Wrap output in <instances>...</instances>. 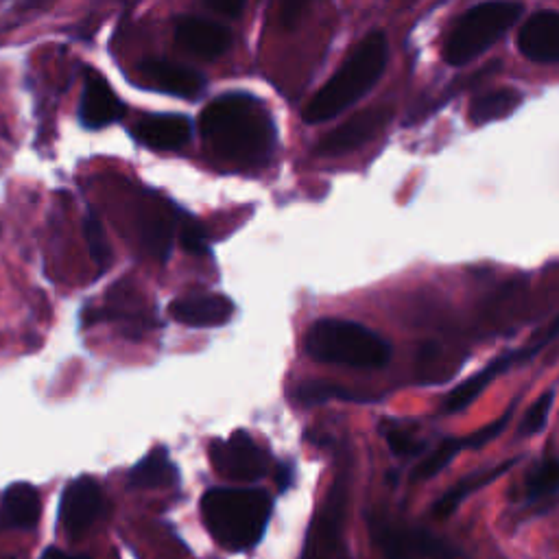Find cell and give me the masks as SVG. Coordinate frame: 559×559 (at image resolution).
I'll return each instance as SVG.
<instances>
[{
  "label": "cell",
  "mask_w": 559,
  "mask_h": 559,
  "mask_svg": "<svg viewBox=\"0 0 559 559\" xmlns=\"http://www.w3.org/2000/svg\"><path fill=\"white\" fill-rule=\"evenodd\" d=\"M553 398H555V394H553V391H549V394H544L538 402H533V407L527 411L525 420H522L520 435H533V433L542 431L546 420H549Z\"/></svg>",
  "instance_id": "4316f807"
},
{
  "label": "cell",
  "mask_w": 559,
  "mask_h": 559,
  "mask_svg": "<svg viewBox=\"0 0 559 559\" xmlns=\"http://www.w3.org/2000/svg\"><path fill=\"white\" fill-rule=\"evenodd\" d=\"M511 466H514V461H507V463H503V466L492 468V470H487V472H477V474H472V477L463 479L461 483H457V485L453 487V490L446 492L442 498H439V501H437L435 507H433V514H435L437 518H446V516H450L463 501H466V498H468L472 492H477V490H481V487L490 485L494 479L501 477V474L507 472Z\"/></svg>",
  "instance_id": "d6986e66"
},
{
  "label": "cell",
  "mask_w": 559,
  "mask_h": 559,
  "mask_svg": "<svg viewBox=\"0 0 559 559\" xmlns=\"http://www.w3.org/2000/svg\"><path fill=\"white\" fill-rule=\"evenodd\" d=\"M509 420H511V409L503 415V418H498V420L492 422L490 426H485L483 431H479L477 435H472L470 439H466L468 446H470V448H481V446H485V444H490L492 439H496L498 435H501V433L505 431V426L509 424Z\"/></svg>",
  "instance_id": "f546056e"
},
{
  "label": "cell",
  "mask_w": 559,
  "mask_h": 559,
  "mask_svg": "<svg viewBox=\"0 0 559 559\" xmlns=\"http://www.w3.org/2000/svg\"><path fill=\"white\" fill-rule=\"evenodd\" d=\"M180 241L188 254H208V236L204 228L193 217H186V214L180 221Z\"/></svg>",
  "instance_id": "484cf974"
},
{
  "label": "cell",
  "mask_w": 559,
  "mask_h": 559,
  "mask_svg": "<svg viewBox=\"0 0 559 559\" xmlns=\"http://www.w3.org/2000/svg\"><path fill=\"white\" fill-rule=\"evenodd\" d=\"M389 46L383 31H372L354 46L346 62L324 88H321L304 110V121L317 125L348 110L383 77Z\"/></svg>",
  "instance_id": "3957f363"
},
{
  "label": "cell",
  "mask_w": 559,
  "mask_h": 559,
  "mask_svg": "<svg viewBox=\"0 0 559 559\" xmlns=\"http://www.w3.org/2000/svg\"><path fill=\"white\" fill-rule=\"evenodd\" d=\"M7 559H11V557H7Z\"/></svg>",
  "instance_id": "d6a6232c"
},
{
  "label": "cell",
  "mask_w": 559,
  "mask_h": 559,
  "mask_svg": "<svg viewBox=\"0 0 559 559\" xmlns=\"http://www.w3.org/2000/svg\"><path fill=\"white\" fill-rule=\"evenodd\" d=\"M140 73L160 92L180 99H199L206 90L204 75L190 66L169 62V59H145L140 64Z\"/></svg>",
  "instance_id": "2e32d148"
},
{
  "label": "cell",
  "mask_w": 559,
  "mask_h": 559,
  "mask_svg": "<svg viewBox=\"0 0 559 559\" xmlns=\"http://www.w3.org/2000/svg\"><path fill=\"white\" fill-rule=\"evenodd\" d=\"M201 518L214 542L225 551L243 553L263 540L271 518V498L249 487H214L201 498Z\"/></svg>",
  "instance_id": "7a4b0ae2"
},
{
  "label": "cell",
  "mask_w": 559,
  "mask_h": 559,
  "mask_svg": "<svg viewBox=\"0 0 559 559\" xmlns=\"http://www.w3.org/2000/svg\"><path fill=\"white\" fill-rule=\"evenodd\" d=\"M387 444L389 448L394 450V453L398 457H411V455H418L420 450L424 448V444L420 442V439H415L411 435V431H407V428H402L398 424H391L387 431Z\"/></svg>",
  "instance_id": "83f0119b"
},
{
  "label": "cell",
  "mask_w": 559,
  "mask_h": 559,
  "mask_svg": "<svg viewBox=\"0 0 559 559\" xmlns=\"http://www.w3.org/2000/svg\"><path fill=\"white\" fill-rule=\"evenodd\" d=\"M206 7H210L212 11H219L223 16L236 18L241 16L243 11V3H236V0H206Z\"/></svg>",
  "instance_id": "4dcf8cb0"
},
{
  "label": "cell",
  "mask_w": 559,
  "mask_h": 559,
  "mask_svg": "<svg viewBox=\"0 0 559 559\" xmlns=\"http://www.w3.org/2000/svg\"><path fill=\"white\" fill-rule=\"evenodd\" d=\"M83 230H86V241H88V252L94 263H97L99 271L103 273L107 267L112 265V247L107 243L105 228L99 219L97 212H90L86 221H83Z\"/></svg>",
  "instance_id": "d4e9b609"
},
{
  "label": "cell",
  "mask_w": 559,
  "mask_h": 559,
  "mask_svg": "<svg viewBox=\"0 0 559 559\" xmlns=\"http://www.w3.org/2000/svg\"><path fill=\"white\" fill-rule=\"evenodd\" d=\"M210 459L214 470L232 481H258L269 472L267 453L243 431L212 442Z\"/></svg>",
  "instance_id": "52a82bcc"
},
{
  "label": "cell",
  "mask_w": 559,
  "mask_h": 559,
  "mask_svg": "<svg viewBox=\"0 0 559 559\" xmlns=\"http://www.w3.org/2000/svg\"><path fill=\"white\" fill-rule=\"evenodd\" d=\"M332 396H341V398H354L346 391L339 389V387H332L330 383H308L302 385L300 389L295 391V398L302 400V402H324Z\"/></svg>",
  "instance_id": "f1b7e54d"
},
{
  "label": "cell",
  "mask_w": 559,
  "mask_h": 559,
  "mask_svg": "<svg viewBox=\"0 0 559 559\" xmlns=\"http://www.w3.org/2000/svg\"><path fill=\"white\" fill-rule=\"evenodd\" d=\"M514 359H516V354L503 356V359H498V361H494L490 367H487L485 372L468 378L466 383L459 385V387L453 391V394H450V396L446 398V409H448V411H461V409H466L468 404H472L474 400H477V396L487 387V383H490V380H492L498 372H505Z\"/></svg>",
  "instance_id": "7402d4cb"
},
{
  "label": "cell",
  "mask_w": 559,
  "mask_h": 559,
  "mask_svg": "<svg viewBox=\"0 0 559 559\" xmlns=\"http://www.w3.org/2000/svg\"><path fill=\"white\" fill-rule=\"evenodd\" d=\"M173 232H175V221L171 214H166L164 210L151 212L149 217L142 221V243H145L147 252L153 258H158L160 263H166L171 256Z\"/></svg>",
  "instance_id": "44dd1931"
},
{
  "label": "cell",
  "mask_w": 559,
  "mask_h": 559,
  "mask_svg": "<svg viewBox=\"0 0 559 559\" xmlns=\"http://www.w3.org/2000/svg\"><path fill=\"white\" fill-rule=\"evenodd\" d=\"M83 324L94 326L101 321H110L118 326L121 335L129 341H140L147 332L156 326V317L149 302L142 297V293L134 287L132 282H118L107 291V300L101 308H86L83 311Z\"/></svg>",
  "instance_id": "8992f818"
},
{
  "label": "cell",
  "mask_w": 559,
  "mask_h": 559,
  "mask_svg": "<svg viewBox=\"0 0 559 559\" xmlns=\"http://www.w3.org/2000/svg\"><path fill=\"white\" fill-rule=\"evenodd\" d=\"M468 442L466 439H444L442 444H439L431 455H428L418 468L413 472V479L415 481H426V479H433L435 474L442 472L450 461L457 457V453L461 448H466Z\"/></svg>",
  "instance_id": "603a6c76"
},
{
  "label": "cell",
  "mask_w": 559,
  "mask_h": 559,
  "mask_svg": "<svg viewBox=\"0 0 559 559\" xmlns=\"http://www.w3.org/2000/svg\"><path fill=\"white\" fill-rule=\"evenodd\" d=\"M389 116L391 112L387 107H374V110H365L352 116L348 123L332 129L330 134L321 138L317 153H321V156H337V153H346L365 145L367 140L374 138L387 125Z\"/></svg>",
  "instance_id": "30bf717a"
},
{
  "label": "cell",
  "mask_w": 559,
  "mask_h": 559,
  "mask_svg": "<svg viewBox=\"0 0 559 559\" xmlns=\"http://www.w3.org/2000/svg\"><path fill=\"white\" fill-rule=\"evenodd\" d=\"M522 97L516 90H496V92H485L477 97L470 105V121L474 125H485L490 121H498V118H507L518 110Z\"/></svg>",
  "instance_id": "ffe728a7"
},
{
  "label": "cell",
  "mask_w": 559,
  "mask_h": 559,
  "mask_svg": "<svg viewBox=\"0 0 559 559\" xmlns=\"http://www.w3.org/2000/svg\"><path fill=\"white\" fill-rule=\"evenodd\" d=\"M306 352L319 363L348 365L370 370L383 367L391 348L374 330L346 319H321L308 330Z\"/></svg>",
  "instance_id": "277c9868"
},
{
  "label": "cell",
  "mask_w": 559,
  "mask_h": 559,
  "mask_svg": "<svg viewBox=\"0 0 559 559\" xmlns=\"http://www.w3.org/2000/svg\"><path fill=\"white\" fill-rule=\"evenodd\" d=\"M40 559H90V557H86V555H70V553L62 551V549H46Z\"/></svg>",
  "instance_id": "1f68e13d"
},
{
  "label": "cell",
  "mask_w": 559,
  "mask_h": 559,
  "mask_svg": "<svg viewBox=\"0 0 559 559\" xmlns=\"http://www.w3.org/2000/svg\"><path fill=\"white\" fill-rule=\"evenodd\" d=\"M0 230H3V228H0Z\"/></svg>",
  "instance_id": "836d02e7"
},
{
  "label": "cell",
  "mask_w": 559,
  "mask_h": 559,
  "mask_svg": "<svg viewBox=\"0 0 559 559\" xmlns=\"http://www.w3.org/2000/svg\"><path fill=\"white\" fill-rule=\"evenodd\" d=\"M175 40L184 51L201 59H217L232 46V33L214 20L184 16L177 20Z\"/></svg>",
  "instance_id": "8fae6325"
},
{
  "label": "cell",
  "mask_w": 559,
  "mask_h": 559,
  "mask_svg": "<svg viewBox=\"0 0 559 559\" xmlns=\"http://www.w3.org/2000/svg\"><path fill=\"white\" fill-rule=\"evenodd\" d=\"M105 511V494L97 479L77 477L64 487L59 503V522L68 538L79 540L88 533Z\"/></svg>",
  "instance_id": "9c48e42d"
},
{
  "label": "cell",
  "mask_w": 559,
  "mask_h": 559,
  "mask_svg": "<svg viewBox=\"0 0 559 559\" xmlns=\"http://www.w3.org/2000/svg\"><path fill=\"white\" fill-rule=\"evenodd\" d=\"M42 498L31 483H14L3 494L0 505V522L7 529L29 531L40 522Z\"/></svg>",
  "instance_id": "e0dca14e"
},
{
  "label": "cell",
  "mask_w": 559,
  "mask_h": 559,
  "mask_svg": "<svg viewBox=\"0 0 559 559\" xmlns=\"http://www.w3.org/2000/svg\"><path fill=\"white\" fill-rule=\"evenodd\" d=\"M177 479H180V474H177L166 448H153L145 459L129 470L127 483L134 490H162V487L175 485Z\"/></svg>",
  "instance_id": "ac0fdd59"
},
{
  "label": "cell",
  "mask_w": 559,
  "mask_h": 559,
  "mask_svg": "<svg viewBox=\"0 0 559 559\" xmlns=\"http://www.w3.org/2000/svg\"><path fill=\"white\" fill-rule=\"evenodd\" d=\"M520 14L522 5L518 3H483L472 7L450 31L444 46V59L450 66L470 64L472 59H477L501 40L516 25Z\"/></svg>",
  "instance_id": "5b68a950"
},
{
  "label": "cell",
  "mask_w": 559,
  "mask_h": 559,
  "mask_svg": "<svg viewBox=\"0 0 559 559\" xmlns=\"http://www.w3.org/2000/svg\"><path fill=\"white\" fill-rule=\"evenodd\" d=\"M374 542L387 559H457V553L433 533L394 522H378Z\"/></svg>",
  "instance_id": "ba28073f"
},
{
  "label": "cell",
  "mask_w": 559,
  "mask_h": 559,
  "mask_svg": "<svg viewBox=\"0 0 559 559\" xmlns=\"http://www.w3.org/2000/svg\"><path fill=\"white\" fill-rule=\"evenodd\" d=\"M199 129L214 156L239 169L267 164L276 147V127L265 105L243 92L214 99L201 112Z\"/></svg>",
  "instance_id": "6da1fadb"
},
{
  "label": "cell",
  "mask_w": 559,
  "mask_h": 559,
  "mask_svg": "<svg viewBox=\"0 0 559 559\" xmlns=\"http://www.w3.org/2000/svg\"><path fill=\"white\" fill-rule=\"evenodd\" d=\"M559 490V461L546 459L540 466H535L527 481V498L529 501H542Z\"/></svg>",
  "instance_id": "cb8c5ba5"
},
{
  "label": "cell",
  "mask_w": 559,
  "mask_h": 559,
  "mask_svg": "<svg viewBox=\"0 0 559 559\" xmlns=\"http://www.w3.org/2000/svg\"><path fill=\"white\" fill-rule=\"evenodd\" d=\"M132 136L156 151H177L186 147L193 136V123L182 114H147L138 118Z\"/></svg>",
  "instance_id": "4fadbf2b"
},
{
  "label": "cell",
  "mask_w": 559,
  "mask_h": 559,
  "mask_svg": "<svg viewBox=\"0 0 559 559\" xmlns=\"http://www.w3.org/2000/svg\"><path fill=\"white\" fill-rule=\"evenodd\" d=\"M125 103L116 97V92L110 88L99 73L88 68L86 86H83L79 118L88 129H103L125 116Z\"/></svg>",
  "instance_id": "7c38bea8"
},
{
  "label": "cell",
  "mask_w": 559,
  "mask_h": 559,
  "mask_svg": "<svg viewBox=\"0 0 559 559\" xmlns=\"http://www.w3.org/2000/svg\"><path fill=\"white\" fill-rule=\"evenodd\" d=\"M169 315L188 328H217L232 319L234 304L225 295L195 293L171 302Z\"/></svg>",
  "instance_id": "9a60e30c"
},
{
  "label": "cell",
  "mask_w": 559,
  "mask_h": 559,
  "mask_svg": "<svg viewBox=\"0 0 559 559\" xmlns=\"http://www.w3.org/2000/svg\"><path fill=\"white\" fill-rule=\"evenodd\" d=\"M518 49L535 64H559V11H538L518 33Z\"/></svg>",
  "instance_id": "5bb4252c"
}]
</instances>
